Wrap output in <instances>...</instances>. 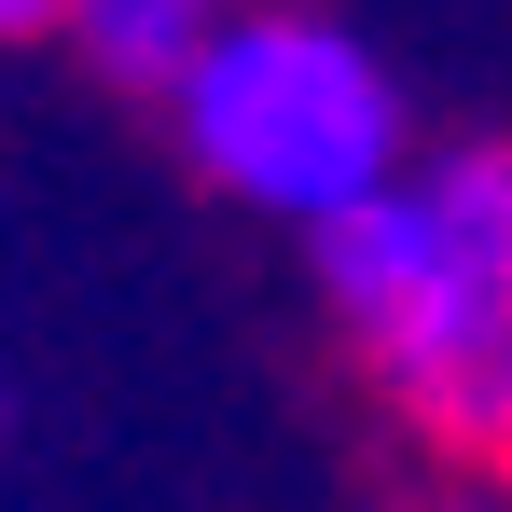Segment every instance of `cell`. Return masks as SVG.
I'll use <instances>...</instances> for the list:
<instances>
[{"instance_id": "obj_3", "label": "cell", "mask_w": 512, "mask_h": 512, "mask_svg": "<svg viewBox=\"0 0 512 512\" xmlns=\"http://www.w3.org/2000/svg\"><path fill=\"white\" fill-rule=\"evenodd\" d=\"M208 14H222V0H70L56 28L84 42V56H97V70H111V84L167 97V70H180V56H194V42H208Z\"/></svg>"}, {"instance_id": "obj_1", "label": "cell", "mask_w": 512, "mask_h": 512, "mask_svg": "<svg viewBox=\"0 0 512 512\" xmlns=\"http://www.w3.org/2000/svg\"><path fill=\"white\" fill-rule=\"evenodd\" d=\"M180 97V153L222 180L236 208H277V222H333L346 194L402 167V84L319 28V14H208V42L167 70Z\"/></svg>"}, {"instance_id": "obj_4", "label": "cell", "mask_w": 512, "mask_h": 512, "mask_svg": "<svg viewBox=\"0 0 512 512\" xmlns=\"http://www.w3.org/2000/svg\"><path fill=\"white\" fill-rule=\"evenodd\" d=\"M56 14H70V0H0V42H42Z\"/></svg>"}, {"instance_id": "obj_2", "label": "cell", "mask_w": 512, "mask_h": 512, "mask_svg": "<svg viewBox=\"0 0 512 512\" xmlns=\"http://www.w3.org/2000/svg\"><path fill=\"white\" fill-rule=\"evenodd\" d=\"M416 416L443 429V443H485V457H512V263H499V291L471 305V333L443 346V374L416 388Z\"/></svg>"}]
</instances>
